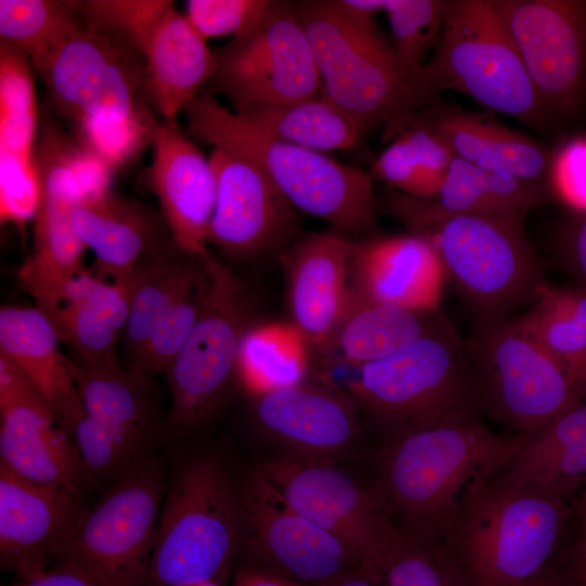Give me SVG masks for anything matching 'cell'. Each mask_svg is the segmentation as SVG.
Wrapping results in <instances>:
<instances>
[{
    "label": "cell",
    "instance_id": "42",
    "mask_svg": "<svg viewBox=\"0 0 586 586\" xmlns=\"http://www.w3.org/2000/svg\"><path fill=\"white\" fill-rule=\"evenodd\" d=\"M217 258L212 254L203 268L187 283L161 317L136 365L128 368L153 377L165 373L209 300Z\"/></svg>",
    "mask_w": 586,
    "mask_h": 586
},
{
    "label": "cell",
    "instance_id": "34",
    "mask_svg": "<svg viewBox=\"0 0 586 586\" xmlns=\"http://www.w3.org/2000/svg\"><path fill=\"white\" fill-rule=\"evenodd\" d=\"M453 154L485 170L540 183L551 156L535 141L509 128L461 112L420 116Z\"/></svg>",
    "mask_w": 586,
    "mask_h": 586
},
{
    "label": "cell",
    "instance_id": "11",
    "mask_svg": "<svg viewBox=\"0 0 586 586\" xmlns=\"http://www.w3.org/2000/svg\"><path fill=\"white\" fill-rule=\"evenodd\" d=\"M246 283L217 259L207 305L165 371L171 403L164 426L186 436L208 425L238 385L244 332L256 320Z\"/></svg>",
    "mask_w": 586,
    "mask_h": 586
},
{
    "label": "cell",
    "instance_id": "45",
    "mask_svg": "<svg viewBox=\"0 0 586 586\" xmlns=\"http://www.w3.org/2000/svg\"><path fill=\"white\" fill-rule=\"evenodd\" d=\"M277 0H189L186 2L188 21L206 40L237 37L266 18L277 7Z\"/></svg>",
    "mask_w": 586,
    "mask_h": 586
},
{
    "label": "cell",
    "instance_id": "14",
    "mask_svg": "<svg viewBox=\"0 0 586 586\" xmlns=\"http://www.w3.org/2000/svg\"><path fill=\"white\" fill-rule=\"evenodd\" d=\"M36 167L39 203L34 250L18 277L35 306L51 320L67 286L85 271L86 246L74 230L72 212L92 180L81 151L50 123L37 140Z\"/></svg>",
    "mask_w": 586,
    "mask_h": 586
},
{
    "label": "cell",
    "instance_id": "1",
    "mask_svg": "<svg viewBox=\"0 0 586 586\" xmlns=\"http://www.w3.org/2000/svg\"><path fill=\"white\" fill-rule=\"evenodd\" d=\"M524 438L494 433L480 420L413 431L382 442L371 485L393 525L440 546L470 486L500 471Z\"/></svg>",
    "mask_w": 586,
    "mask_h": 586
},
{
    "label": "cell",
    "instance_id": "35",
    "mask_svg": "<svg viewBox=\"0 0 586 586\" xmlns=\"http://www.w3.org/2000/svg\"><path fill=\"white\" fill-rule=\"evenodd\" d=\"M314 352L286 321H255L244 332L237 362L238 386L249 398L314 379Z\"/></svg>",
    "mask_w": 586,
    "mask_h": 586
},
{
    "label": "cell",
    "instance_id": "48",
    "mask_svg": "<svg viewBox=\"0 0 586 586\" xmlns=\"http://www.w3.org/2000/svg\"><path fill=\"white\" fill-rule=\"evenodd\" d=\"M576 533L559 569L551 563L558 586H586V508L576 502Z\"/></svg>",
    "mask_w": 586,
    "mask_h": 586
},
{
    "label": "cell",
    "instance_id": "22",
    "mask_svg": "<svg viewBox=\"0 0 586 586\" xmlns=\"http://www.w3.org/2000/svg\"><path fill=\"white\" fill-rule=\"evenodd\" d=\"M78 495L0 462V562L21 581L43 575L84 509Z\"/></svg>",
    "mask_w": 586,
    "mask_h": 586
},
{
    "label": "cell",
    "instance_id": "47",
    "mask_svg": "<svg viewBox=\"0 0 586 586\" xmlns=\"http://www.w3.org/2000/svg\"><path fill=\"white\" fill-rule=\"evenodd\" d=\"M558 251L564 268L586 289V211L577 212L561 232Z\"/></svg>",
    "mask_w": 586,
    "mask_h": 586
},
{
    "label": "cell",
    "instance_id": "23",
    "mask_svg": "<svg viewBox=\"0 0 586 586\" xmlns=\"http://www.w3.org/2000/svg\"><path fill=\"white\" fill-rule=\"evenodd\" d=\"M153 158L148 181L173 239L183 249L207 253V237L217 198L209 158L178 127L162 119L153 128Z\"/></svg>",
    "mask_w": 586,
    "mask_h": 586
},
{
    "label": "cell",
    "instance_id": "39",
    "mask_svg": "<svg viewBox=\"0 0 586 586\" xmlns=\"http://www.w3.org/2000/svg\"><path fill=\"white\" fill-rule=\"evenodd\" d=\"M454 154L417 114L373 162L369 176L419 199L438 191Z\"/></svg>",
    "mask_w": 586,
    "mask_h": 586
},
{
    "label": "cell",
    "instance_id": "13",
    "mask_svg": "<svg viewBox=\"0 0 586 586\" xmlns=\"http://www.w3.org/2000/svg\"><path fill=\"white\" fill-rule=\"evenodd\" d=\"M472 342L482 410L520 434L583 402L566 369L515 320L485 322Z\"/></svg>",
    "mask_w": 586,
    "mask_h": 586
},
{
    "label": "cell",
    "instance_id": "37",
    "mask_svg": "<svg viewBox=\"0 0 586 586\" xmlns=\"http://www.w3.org/2000/svg\"><path fill=\"white\" fill-rule=\"evenodd\" d=\"M518 326L555 357L586 395V289L545 284Z\"/></svg>",
    "mask_w": 586,
    "mask_h": 586
},
{
    "label": "cell",
    "instance_id": "6",
    "mask_svg": "<svg viewBox=\"0 0 586 586\" xmlns=\"http://www.w3.org/2000/svg\"><path fill=\"white\" fill-rule=\"evenodd\" d=\"M497 474L467 491L440 547L468 586H517L555 560L573 508Z\"/></svg>",
    "mask_w": 586,
    "mask_h": 586
},
{
    "label": "cell",
    "instance_id": "36",
    "mask_svg": "<svg viewBox=\"0 0 586 586\" xmlns=\"http://www.w3.org/2000/svg\"><path fill=\"white\" fill-rule=\"evenodd\" d=\"M237 115L275 139L323 153L353 149L364 135L347 114L321 94L294 103L258 105Z\"/></svg>",
    "mask_w": 586,
    "mask_h": 586
},
{
    "label": "cell",
    "instance_id": "51",
    "mask_svg": "<svg viewBox=\"0 0 586 586\" xmlns=\"http://www.w3.org/2000/svg\"><path fill=\"white\" fill-rule=\"evenodd\" d=\"M517 586H558L551 565L542 574Z\"/></svg>",
    "mask_w": 586,
    "mask_h": 586
},
{
    "label": "cell",
    "instance_id": "33",
    "mask_svg": "<svg viewBox=\"0 0 586 586\" xmlns=\"http://www.w3.org/2000/svg\"><path fill=\"white\" fill-rule=\"evenodd\" d=\"M209 256V252L183 249L169 235L141 257L130 276V310L123 339L125 367L136 365L161 317Z\"/></svg>",
    "mask_w": 586,
    "mask_h": 586
},
{
    "label": "cell",
    "instance_id": "41",
    "mask_svg": "<svg viewBox=\"0 0 586 586\" xmlns=\"http://www.w3.org/2000/svg\"><path fill=\"white\" fill-rule=\"evenodd\" d=\"M377 570L387 586H468L440 546L410 538L387 517L381 527Z\"/></svg>",
    "mask_w": 586,
    "mask_h": 586
},
{
    "label": "cell",
    "instance_id": "25",
    "mask_svg": "<svg viewBox=\"0 0 586 586\" xmlns=\"http://www.w3.org/2000/svg\"><path fill=\"white\" fill-rule=\"evenodd\" d=\"M431 244L413 234L354 240L351 289L372 302L420 311H438L447 282Z\"/></svg>",
    "mask_w": 586,
    "mask_h": 586
},
{
    "label": "cell",
    "instance_id": "29",
    "mask_svg": "<svg viewBox=\"0 0 586 586\" xmlns=\"http://www.w3.org/2000/svg\"><path fill=\"white\" fill-rule=\"evenodd\" d=\"M68 366L88 415L104 425L141 461L161 430L152 398V378L120 361L88 366L68 358Z\"/></svg>",
    "mask_w": 586,
    "mask_h": 586
},
{
    "label": "cell",
    "instance_id": "16",
    "mask_svg": "<svg viewBox=\"0 0 586 586\" xmlns=\"http://www.w3.org/2000/svg\"><path fill=\"white\" fill-rule=\"evenodd\" d=\"M256 463L300 514L352 552L359 574L372 582L380 581L377 556L386 514L371 483L361 484L342 462L275 454Z\"/></svg>",
    "mask_w": 586,
    "mask_h": 586
},
{
    "label": "cell",
    "instance_id": "40",
    "mask_svg": "<svg viewBox=\"0 0 586 586\" xmlns=\"http://www.w3.org/2000/svg\"><path fill=\"white\" fill-rule=\"evenodd\" d=\"M81 23L71 1L0 0V46L36 63Z\"/></svg>",
    "mask_w": 586,
    "mask_h": 586
},
{
    "label": "cell",
    "instance_id": "7",
    "mask_svg": "<svg viewBox=\"0 0 586 586\" xmlns=\"http://www.w3.org/2000/svg\"><path fill=\"white\" fill-rule=\"evenodd\" d=\"M237 548L235 476L219 450H198L167 481L149 586L214 582Z\"/></svg>",
    "mask_w": 586,
    "mask_h": 586
},
{
    "label": "cell",
    "instance_id": "21",
    "mask_svg": "<svg viewBox=\"0 0 586 586\" xmlns=\"http://www.w3.org/2000/svg\"><path fill=\"white\" fill-rule=\"evenodd\" d=\"M354 239L334 230L301 233L279 258L288 321L319 355L349 297Z\"/></svg>",
    "mask_w": 586,
    "mask_h": 586
},
{
    "label": "cell",
    "instance_id": "4",
    "mask_svg": "<svg viewBox=\"0 0 586 586\" xmlns=\"http://www.w3.org/2000/svg\"><path fill=\"white\" fill-rule=\"evenodd\" d=\"M345 388L367 429L386 442L424 428L479 420L482 410L472 341L445 317L405 351L356 367Z\"/></svg>",
    "mask_w": 586,
    "mask_h": 586
},
{
    "label": "cell",
    "instance_id": "26",
    "mask_svg": "<svg viewBox=\"0 0 586 586\" xmlns=\"http://www.w3.org/2000/svg\"><path fill=\"white\" fill-rule=\"evenodd\" d=\"M141 53L152 107L165 120H176L212 78L216 59L206 40L166 3L129 39Z\"/></svg>",
    "mask_w": 586,
    "mask_h": 586
},
{
    "label": "cell",
    "instance_id": "9",
    "mask_svg": "<svg viewBox=\"0 0 586 586\" xmlns=\"http://www.w3.org/2000/svg\"><path fill=\"white\" fill-rule=\"evenodd\" d=\"M417 86L428 100L454 90L526 123L546 111L493 0L449 1Z\"/></svg>",
    "mask_w": 586,
    "mask_h": 586
},
{
    "label": "cell",
    "instance_id": "38",
    "mask_svg": "<svg viewBox=\"0 0 586 586\" xmlns=\"http://www.w3.org/2000/svg\"><path fill=\"white\" fill-rule=\"evenodd\" d=\"M540 183L482 169L454 156L434 196L428 200L454 214H522L543 201Z\"/></svg>",
    "mask_w": 586,
    "mask_h": 586
},
{
    "label": "cell",
    "instance_id": "32",
    "mask_svg": "<svg viewBox=\"0 0 586 586\" xmlns=\"http://www.w3.org/2000/svg\"><path fill=\"white\" fill-rule=\"evenodd\" d=\"M364 298L351 289L346 307L326 347L318 355L360 367L410 347L443 318Z\"/></svg>",
    "mask_w": 586,
    "mask_h": 586
},
{
    "label": "cell",
    "instance_id": "44",
    "mask_svg": "<svg viewBox=\"0 0 586 586\" xmlns=\"http://www.w3.org/2000/svg\"><path fill=\"white\" fill-rule=\"evenodd\" d=\"M68 434L80 457L87 486L98 481L112 484L140 462L87 411L73 424Z\"/></svg>",
    "mask_w": 586,
    "mask_h": 586
},
{
    "label": "cell",
    "instance_id": "5",
    "mask_svg": "<svg viewBox=\"0 0 586 586\" xmlns=\"http://www.w3.org/2000/svg\"><path fill=\"white\" fill-rule=\"evenodd\" d=\"M183 113L191 135L253 163L300 213L354 240L373 235L377 203L368 173L327 153L275 139L204 91Z\"/></svg>",
    "mask_w": 586,
    "mask_h": 586
},
{
    "label": "cell",
    "instance_id": "3",
    "mask_svg": "<svg viewBox=\"0 0 586 586\" xmlns=\"http://www.w3.org/2000/svg\"><path fill=\"white\" fill-rule=\"evenodd\" d=\"M388 214L437 253L447 280L481 316L482 323L535 301L544 283L537 256L522 226V214H454L425 199L392 190Z\"/></svg>",
    "mask_w": 586,
    "mask_h": 586
},
{
    "label": "cell",
    "instance_id": "31",
    "mask_svg": "<svg viewBox=\"0 0 586 586\" xmlns=\"http://www.w3.org/2000/svg\"><path fill=\"white\" fill-rule=\"evenodd\" d=\"M496 474L514 485L569 501L586 487V403L526 433L520 449Z\"/></svg>",
    "mask_w": 586,
    "mask_h": 586
},
{
    "label": "cell",
    "instance_id": "46",
    "mask_svg": "<svg viewBox=\"0 0 586 586\" xmlns=\"http://www.w3.org/2000/svg\"><path fill=\"white\" fill-rule=\"evenodd\" d=\"M549 180L561 202L576 212L586 211V138L566 142L551 157Z\"/></svg>",
    "mask_w": 586,
    "mask_h": 586
},
{
    "label": "cell",
    "instance_id": "18",
    "mask_svg": "<svg viewBox=\"0 0 586 586\" xmlns=\"http://www.w3.org/2000/svg\"><path fill=\"white\" fill-rule=\"evenodd\" d=\"M249 399L253 426L276 454L344 462L361 450L362 416L348 392L326 377Z\"/></svg>",
    "mask_w": 586,
    "mask_h": 586
},
{
    "label": "cell",
    "instance_id": "53",
    "mask_svg": "<svg viewBox=\"0 0 586 586\" xmlns=\"http://www.w3.org/2000/svg\"><path fill=\"white\" fill-rule=\"evenodd\" d=\"M577 502L586 508V487H585V489L583 492V495H582L581 499Z\"/></svg>",
    "mask_w": 586,
    "mask_h": 586
},
{
    "label": "cell",
    "instance_id": "28",
    "mask_svg": "<svg viewBox=\"0 0 586 586\" xmlns=\"http://www.w3.org/2000/svg\"><path fill=\"white\" fill-rule=\"evenodd\" d=\"M61 343L52 322L35 305L1 306L0 355L29 380L68 433L86 409Z\"/></svg>",
    "mask_w": 586,
    "mask_h": 586
},
{
    "label": "cell",
    "instance_id": "8",
    "mask_svg": "<svg viewBox=\"0 0 586 586\" xmlns=\"http://www.w3.org/2000/svg\"><path fill=\"white\" fill-rule=\"evenodd\" d=\"M311 44L321 95L365 132L384 125L397 136L428 100L403 72L392 46L379 29L342 22L326 0L293 4Z\"/></svg>",
    "mask_w": 586,
    "mask_h": 586
},
{
    "label": "cell",
    "instance_id": "10",
    "mask_svg": "<svg viewBox=\"0 0 586 586\" xmlns=\"http://www.w3.org/2000/svg\"><path fill=\"white\" fill-rule=\"evenodd\" d=\"M167 485L161 460L149 456L82 509L55 559L95 586H149Z\"/></svg>",
    "mask_w": 586,
    "mask_h": 586
},
{
    "label": "cell",
    "instance_id": "15",
    "mask_svg": "<svg viewBox=\"0 0 586 586\" xmlns=\"http://www.w3.org/2000/svg\"><path fill=\"white\" fill-rule=\"evenodd\" d=\"M238 548L243 564L315 585L358 562L336 538L300 514L255 463L235 476Z\"/></svg>",
    "mask_w": 586,
    "mask_h": 586
},
{
    "label": "cell",
    "instance_id": "52",
    "mask_svg": "<svg viewBox=\"0 0 586 586\" xmlns=\"http://www.w3.org/2000/svg\"><path fill=\"white\" fill-rule=\"evenodd\" d=\"M187 586H217V584L215 582L208 581V582H202V583L187 585Z\"/></svg>",
    "mask_w": 586,
    "mask_h": 586
},
{
    "label": "cell",
    "instance_id": "19",
    "mask_svg": "<svg viewBox=\"0 0 586 586\" xmlns=\"http://www.w3.org/2000/svg\"><path fill=\"white\" fill-rule=\"evenodd\" d=\"M493 4L545 109L571 112L586 85V1Z\"/></svg>",
    "mask_w": 586,
    "mask_h": 586
},
{
    "label": "cell",
    "instance_id": "49",
    "mask_svg": "<svg viewBox=\"0 0 586 586\" xmlns=\"http://www.w3.org/2000/svg\"><path fill=\"white\" fill-rule=\"evenodd\" d=\"M12 586H95L81 574L58 565L33 581H21Z\"/></svg>",
    "mask_w": 586,
    "mask_h": 586
},
{
    "label": "cell",
    "instance_id": "17",
    "mask_svg": "<svg viewBox=\"0 0 586 586\" xmlns=\"http://www.w3.org/2000/svg\"><path fill=\"white\" fill-rule=\"evenodd\" d=\"M217 198L207 242L227 265L278 260L301 232V213L253 163L213 149Z\"/></svg>",
    "mask_w": 586,
    "mask_h": 586
},
{
    "label": "cell",
    "instance_id": "20",
    "mask_svg": "<svg viewBox=\"0 0 586 586\" xmlns=\"http://www.w3.org/2000/svg\"><path fill=\"white\" fill-rule=\"evenodd\" d=\"M0 462L27 480L78 496L87 487L71 436L29 380L2 355Z\"/></svg>",
    "mask_w": 586,
    "mask_h": 586
},
{
    "label": "cell",
    "instance_id": "43",
    "mask_svg": "<svg viewBox=\"0 0 586 586\" xmlns=\"http://www.w3.org/2000/svg\"><path fill=\"white\" fill-rule=\"evenodd\" d=\"M448 3L441 0H383L382 12L390 23L392 49L403 72L417 88L425 58L431 49L434 50L442 34Z\"/></svg>",
    "mask_w": 586,
    "mask_h": 586
},
{
    "label": "cell",
    "instance_id": "30",
    "mask_svg": "<svg viewBox=\"0 0 586 586\" xmlns=\"http://www.w3.org/2000/svg\"><path fill=\"white\" fill-rule=\"evenodd\" d=\"M130 296V279L106 281L85 270L71 282L51 322L76 361L88 366L119 361L117 348L128 322Z\"/></svg>",
    "mask_w": 586,
    "mask_h": 586
},
{
    "label": "cell",
    "instance_id": "24",
    "mask_svg": "<svg viewBox=\"0 0 586 586\" xmlns=\"http://www.w3.org/2000/svg\"><path fill=\"white\" fill-rule=\"evenodd\" d=\"M39 111L29 60L0 46V215L23 227L39 203Z\"/></svg>",
    "mask_w": 586,
    "mask_h": 586
},
{
    "label": "cell",
    "instance_id": "50",
    "mask_svg": "<svg viewBox=\"0 0 586 586\" xmlns=\"http://www.w3.org/2000/svg\"><path fill=\"white\" fill-rule=\"evenodd\" d=\"M310 586H374V582L359 573L346 572L326 582Z\"/></svg>",
    "mask_w": 586,
    "mask_h": 586
},
{
    "label": "cell",
    "instance_id": "27",
    "mask_svg": "<svg viewBox=\"0 0 586 586\" xmlns=\"http://www.w3.org/2000/svg\"><path fill=\"white\" fill-rule=\"evenodd\" d=\"M72 224L92 250L99 277L116 282L128 281L141 257L170 235L162 214L106 188L82 192Z\"/></svg>",
    "mask_w": 586,
    "mask_h": 586
},
{
    "label": "cell",
    "instance_id": "12",
    "mask_svg": "<svg viewBox=\"0 0 586 586\" xmlns=\"http://www.w3.org/2000/svg\"><path fill=\"white\" fill-rule=\"evenodd\" d=\"M214 55L215 71L203 91L227 98L237 114L321 94L314 51L292 3L279 1L266 18Z\"/></svg>",
    "mask_w": 586,
    "mask_h": 586
},
{
    "label": "cell",
    "instance_id": "2",
    "mask_svg": "<svg viewBox=\"0 0 586 586\" xmlns=\"http://www.w3.org/2000/svg\"><path fill=\"white\" fill-rule=\"evenodd\" d=\"M31 67L56 110L79 126L89 151L113 152L151 140L158 120L150 110L144 61L118 34L81 17Z\"/></svg>",
    "mask_w": 586,
    "mask_h": 586
}]
</instances>
